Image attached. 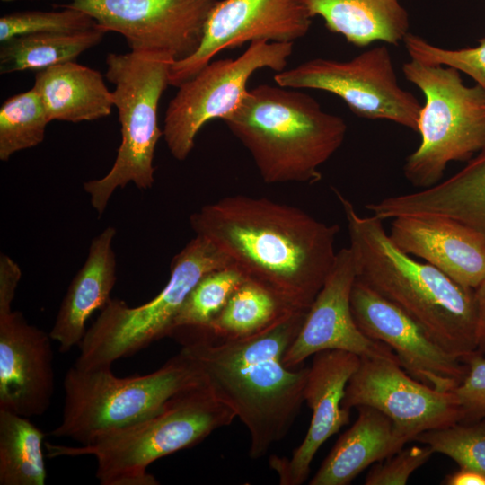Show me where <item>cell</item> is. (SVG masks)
I'll use <instances>...</instances> for the list:
<instances>
[{"instance_id":"cell-1","label":"cell","mask_w":485,"mask_h":485,"mask_svg":"<svg viewBox=\"0 0 485 485\" xmlns=\"http://www.w3.org/2000/svg\"><path fill=\"white\" fill-rule=\"evenodd\" d=\"M190 224L293 310L309 311L337 254L339 225L264 197L222 198L193 213Z\"/></svg>"},{"instance_id":"cell-2","label":"cell","mask_w":485,"mask_h":485,"mask_svg":"<svg viewBox=\"0 0 485 485\" xmlns=\"http://www.w3.org/2000/svg\"><path fill=\"white\" fill-rule=\"evenodd\" d=\"M307 313L288 312L245 338L218 339L204 332L180 336L181 352L196 366L202 384L246 427L253 460L285 438L304 401L309 366L289 368L283 358Z\"/></svg>"},{"instance_id":"cell-3","label":"cell","mask_w":485,"mask_h":485,"mask_svg":"<svg viewBox=\"0 0 485 485\" xmlns=\"http://www.w3.org/2000/svg\"><path fill=\"white\" fill-rule=\"evenodd\" d=\"M347 220L357 278L409 315L437 346L465 361L476 352L474 289L399 249L383 220L358 214L334 189Z\"/></svg>"},{"instance_id":"cell-4","label":"cell","mask_w":485,"mask_h":485,"mask_svg":"<svg viewBox=\"0 0 485 485\" xmlns=\"http://www.w3.org/2000/svg\"><path fill=\"white\" fill-rule=\"evenodd\" d=\"M222 120L269 184L320 181V167L341 146L348 128L311 95L278 84L248 90Z\"/></svg>"},{"instance_id":"cell-5","label":"cell","mask_w":485,"mask_h":485,"mask_svg":"<svg viewBox=\"0 0 485 485\" xmlns=\"http://www.w3.org/2000/svg\"><path fill=\"white\" fill-rule=\"evenodd\" d=\"M234 418V412L202 384L175 395L157 413L100 435L89 444L45 445L49 458L94 456L101 485H157L147 472L151 463L198 444Z\"/></svg>"},{"instance_id":"cell-6","label":"cell","mask_w":485,"mask_h":485,"mask_svg":"<svg viewBox=\"0 0 485 485\" xmlns=\"http://www.w3.org/2000/svg\"><path fill=\"white\" fill-rule=\"evenodd\" d=\"M200 384L198 369L181 351L153 373L124 378L111 366H72L64 379L62 419L50 434L86 445L157 413L172 397Z\"/></svg>"},{"instance_id":"cell-7","label":"cell","mask_w":485,"mask_h":485,"mask_svg":"<svg viewBox=\"0 0 485 485\" xmlns=\"http://www.w3.org/2000/svg\"><path fill=\"white\" fill-rule=\"evenodd\" d=\"M175 60L167 53L130 50L110 53L106 78L114 84V107L120 123L121 143L109 172L84 183L90 202L101 216L118 188L133 182L147 190L154 181V157L163 130L158 125V105L169 84Z\"/></svg>"},{"instance_id":"cell-8","label":"cell","mask_w":485,"mask_h":485,"mask_svg":"<svg viewBox=\"0 0 485 485\" xmlns=\"http://www.w3.org/2000/svg\"><path fill=\"white\" fill-rule=\"evenodd\" d=\"M405 78L425 96L419 111L418 148L403 165L408 181L427 189L438 183L451 162H468L485 146V91L464 84L451 66L410 58L402 66Z\"/></svg>"},{"instance_id":"cell-9","label":"cell","mask_w":485,"mask_h":485,"mask_svg":"<svg viewBox=\"0 0 485 485\" xmlns=\"http://www.w3.org/2000/svg\"><path fill=\"white\" fill-rule=\"evenodd\" d=\"M232 265L207 238L195 235L174 256L167 284L147 303L128 306L110 299L86 331L74 366L82 369L109 367L152 342L170 336L173 321L187 295L210 271Z\"/></svg>"},{"instance_id":"cell-10","label":"cell","mask_w":485,"mask_h":485,"mask_svg":"<svg viewBox=\"0 0 485 485\" xmlns=\"http://www.w3.org/2000/svg\"><path fill=\"white\" fill-rule=\"evenodd\" d=\"M293 43L253 40L236 58L210 61L187 81L169 102L163 136L172 155L185 160L201 128L234 111L249 89L247 83L258 70L277 73L286 69Z\"/></svg>"},{"instance_id":"cell-11","label":"cell","mask_w":485,"mask_h":485,"mask_svg":"<svg viewBox=\"0 0 485 485\" xmlns=\"http://www.w3.org/2000/svg\"><path fill=\"white\" fill-rule=\"evenodd\" d=\"M277 84L340 97L357 116L389 120L417 131L421 103L400 86L390 49L371 48L349 60L313 58L275 75Z\"/></svg>"},{"instance_id":"cell-12","label":"cell","mask_w":485,"mask_h":485,"mask_svg":"<svg viewBox=\"0 0 485 485\" xmlns=\"http://www.w3.org/2000/svg\"><path fill=\"white\" fill-rule=\"evenodd\" d=\"M350 377L342 406L349 410L369 406L386 415L407 444L422 432L461 421L455 394L440 392L410 376L397 361L360 357Z\"/></svg>"},{"instance_id":"cell-13","label":"cell","mask_w":485,"mask_h":485,"mask_svg":"<svg viewBox=\"0 0 485 485\" xmlns=\"http://www.w3.org/2000/svg\"><path fill=\"white\" fill-rule=\"evenodd\" d=\"M216 0H72L66 6L121 34L131 50L169 54L175 61L198 48L207 14Z\"/></svg>"},{"instance_id":"cell-14","label":"cell","mask_w":485,"mask_h":485,"mask_svg":"<svg viewBox=\"0 0 485 485\" xmlns=\"http://www.w3.org/2000/svg\"><path fill=\"white\" fill-rule=\"evenodd\" d=\"M312 17L302 0H216L198 48L172 65L169 84L179 86L224 49L253 40L294 43L305 36Z\"/></svg>"},{"instance_id":"cell-15","label":"cell","mask_w":485,"mask_h":485,"mask_svg":"<svg viewBox=\"0 0 485 485\" xmlns=\"http://www.w3.org/2000/svg\"><path fill=\"white\" fill-rule=\"evenodd\" d=\"M353 318L371 340L389 346L413 378L440 392L464 379L465 361L437 346L402 310L356 278L350 295Z\"/></svg>"},{"instance_id":"cell-16","label":"cell","mask_w":485,"mask_h":485,"mask_svg":"<svg viewBox=\"0 0 485 485\" xmlns=\"http://www.w3.org/2000/svg\"><path fill=\"white\" fill-rule=\"evenodd\" d=\"M357 276L356 261L349 246L338 251L322 289L285 353V366L289 368L301 366L307 357L328 349L399 362L389 346L366 336L353 318L350 295Z\"/></svg>"},{"instance_id":"cell-17","label":"cell","mask_w":485,"mask_h":485,"mask_svg":"<svg viewBox=\"0 0 485 485\" xmlns=\"http://www.w3.org/2000/svg\"><path fill=\"white\" fill-rule=\"evenodd\" d=\"M51 340L22 313L0 312V409L29 419L48 410L55 390Z\"/></svg>"},{"instance_id":"cell-18","label":"cell","mask_w":485,"mask_h":485,"mask_svg":"<svg viewBox=\"0 0 485 485\" xmlns=\"http://www.w3.org/2000/svg\"><path fill=\"white\" fill-rule=\"evenodd\" d=\"M360 357L348 351L328 349L313 355L304 391L312 410L308 431L288 458L272 456L270 467L282 485H301L311 463L324 442L349 422L350 410L342 406L347 384L360 365Z\"/></svg>"},{"instance_id":"cell-19","label":"cell","mask_w":485,"mask_h":485,"mask_svg":"<svg viewBox=\"0 0 485 485\" xmlns=\"http://www.w3.org/2000/svg\"><path fill=\"white\" fill-rule=\"evenodd\" d=\"M390 238L461 286L475 289L485 278V238L446 216L411 215L392 219Z\"/></svg>"},{"instance_id":"cell-20","label":"cell","mask_w":485,"mask_h":485,"mask_svg":"<svg viewBox=\"0 0 485 485\" xmlns=\"http://www.w3.org/2000/svg\"><path fill=\"white\" fill-rule=\"evenodd\" d=\"M374 209L383 220L411 215L450 217L485 238V146L446 180L416 192L381 199Z\"/></svg>"},{"instance_id":"cell-21","label":"cell","mask_w":485,"mask_h":485,"mask_svg":"<svg viewBox=\"0 0 485 485\" xmlns=\"http://www.w3.org/2000/svg\"><path fill=\"white\" fill-rule=\"evenodd\" d=\"M115 235L116 229L108 226L93 239L85 262L72 279L60 304L49 334L62 353L80 345L89 317L111 299L116 282Z\"/></svg>"},{"instance_id":"cell-22","label":"cell","mask_w":485,"mask_h":485,"mask_svg":"<svg viewBox=\"0 0 485 485\" xmlns=\"http://www.w3.org/2000/svg\"><path fill=\"white\" fill-rule=\"evenodd\" d=\"M354 424L337 440L310 485H348L365 469L382 462L406 444L392 421L369 406H358Z\"/></svg>"},{"instance_id":"cell-23","label":"cell","mask_w":485,"mask_h":485,"mask_svg":"<svg viewBox=\"0 0 485 485\" xmlns=\"http://www.w3.org/2000/svg\"><path fill=\"white\" fill-rule=\"evenodd\" d=\"M49 121H92L109 116L114 107L112 91L102 75L69 61L38 71L32 86Z\"/></svg>"},{"instance_id":"cell-24","label":"cell","mask_w":485,"mask_h":485,"mask_svg":"<svg viewBox=\"0 0 485 485\" xmlns=\"http://www.w3.org/2000/svg\"><path fill=\"white\" fill-rule=\"evenodd\" d=\"M310 16L357 47L398 45L410 32L407 10L399 0H302Z\"/></svg>"},{"instance_id":"cell-25","label":"cell","mask_w":485,"mask_h":485,"mask_svg":"<svg viewBox=\"0 0 485 485\" xmlns=\"http://www.w3.org/2000/svg\"><path fill=\"white\" fill-rule=\"evenodd\" d=\"M107 31L99 25L72 33L22 35L2 43L0 72L40 71L75 59L98 45Z\"/></svg>"},{"instance_id":"cell-26","label":"cell","mask_w":485,"mask_h":485,"mask_svg":"<svg viewBox=\"0 0 485 485\" xmlns=\"http://www.w3.org/2000/svg\"><path fill=\"white\" fill-rule=\"evenodd\" d=\"M44 433L29 418L0 409V485H44Z\"/></svg>"},{"instance_id":"cell-27","label":"cell","mask_w":485,"mask_h":485,"mask_svg":"<svg viewBox=\"0 0 485 485\" xmlns=\"http://www.w3.org/2000/svg\"><path fill=\"white\" fill-rule=\"evenodd\" d=\"M291 311L298 310L290 309L269 289L246 278L209 328L199 332L218 339L245 338L267 329Z\"/></svg>"},{"instance_id":"cell-28","label":"cell","mask_w":485,"mask_h":485,"mask_svg":"<svg viewBox=\"0 0 485 485\" xmlns=\"http://www.w3.org/2000/svg\"><path fill=\"white\" fill-rule=\"evenodd\" d=\"M246 278L233 264L203 276L183 302L170 336L176 331H207Z\"/></svg>"},{"instance_id":"cell-29","label":"cell","mask_w":485,"mask_h":485,"mask_svg":"<svg viewBox=\"0 0 485 485\" xmlns=\"http://www.w3.org/2000/svg\"><path fill=\"white\" fill-rule=\"evenodd\" d=\"M49 122L33 87L5 100L0 109V160L40 145Z\"/></svg>"},{"instance_id":"cell-30","label":"cell","mask_w":485,"mask_h":485,"mask_svg":"<svg viewBox=\"0 0 485 485\" xmlns=\"http://www.w3.org/2000/svg\"><path fill=\"white\" fill-rule=\"evenodd\" d=\"M415 441L445 454L460 467L485 474V422H458L446 428L428 430Z\"/></svg>"},{"instance_id":"cell-31","label":"cell","mask_w":485,"mask_h":485,"mask_svg":"<svg viewBox=\"0 0 485 485\" xmlns=\"http://www.w3.org/2000/svg\"><path fill=\"white\" fill-rule=\"evenodd\" d=\"M97 26L92 16L68 6L62 11L16 12L0 18V41L29 34L78 32Z\"/></svg>"},{"instance_id":"cell-32","label":"cell","mask_w":485,"mask_h":485,"mask_svg":"<svg viewBox=\"0 0 485 485\" xmlns=\"http://www.w3.org/2000/svg\"><path fill=\"white\" fill-rule=\"evenodd\" d=\"M410 58L428 65L451 66L470 76L485 91V37L478 45L458 49L444 48L409 32L403 40Z\"/></svg>"},{"instance_id":"cell-33","label":"cell","mask_w":485,"mask_h":485,"mask_svg":"<svg viewBox=\"0 0 485 485\" xmlns=\"http://www.w3.org/2000/svg\"><path fill=\"white\" fill-rule=\"evenodd\" d=\"M434 454L424 446L401 448L389 458L373 464L365 479L366 485H405L411 474Z\"/></svg>"},{"instance_id":"cell-34","label":"cell","mask_w":485,"mask_h":485,"mask_svg":"<svg viewBox=\"0 0 485 485\" xmlns=\"http://www.w3.org/2000/svg\"><path fill=\"white\" fill-rule=\"evenodd\" d=\"M465 362L466 375L453 390L461 409L460 422H485V357L475 352Z\"/></svg>"},{"instance_id":"cell-35","label":"cell","mask_w":485,"mask_h":485,"mask_svg":"<svg viewBox=\"0 0 485 485\" xmlns=\"http://www.w3.org/2000/svg\"><path fill=\"white\" fill-rule=\"evenodd\" d=\"M19 265L6 254L0 255V312L12 310V303L21 279Z\"/></svg>"},{"instance_id":"cell-36","label":"cell","mask_w":485,"mask_h":485,"mask_svg":"<svg viewBox=\"0 0 485 485\" xmlns=\"http://www.w3.org/2000/svg\"><path fill=\"white\" fill-rule=\"evenodd\" d=\"M477 305L476 353L485 354V278L474 289Z\"/></svg>"},{"instance_id":"cell-37","label":"cell","mask_w":485,"mask_h":485,"mask_svg":"<svg viewBox=\"0 0 485 485\" xmlns=\"http://www.w3.org/2000/svg\"><path fill=\"white\" fill-rule=\"evenodd\" d=\"M443 484L485 485V474L472 469L460 467L459 470L446 475Z\"/></svg>"}]
</instances>
